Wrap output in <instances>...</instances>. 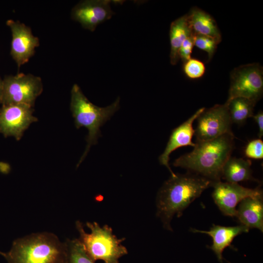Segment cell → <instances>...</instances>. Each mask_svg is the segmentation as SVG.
I'll list each match as a JSON object with an SVG mask.
<instances>
[{
	"label": "cell",
	"instance_id": "9c48e42d",
	"mask_svg": "<svg viewBox=\"0 0 263 263\" xmlns=\"http://www.w3.org/2000/svg\"><path fill=\"white\" fill-rule=\"evenodd\" d=\"M212 187L214 189L212 196L220 211L225 216L235 217L236 207L244 199L247 197L263 195L262 189L257 187L249 188L238 183L214 182Z\"/></svg>",
	"mask_w": 263,
	"mask_h": 263
},
{
	"label": "cell",
	"instance_id": "6da1fadb",
	"mask_svg": "<svg viewBox=\"0 0 263 263\" xmlns=\"http://www.w3.org/2000/svg\"><path fill=\"white\" fill-rule=\"evenodd\" d=\"M214 183L191 172L171 176L160 188L156 199V214L164 227L171 230L170 222L173 216L176 214L179 217L183 211Z\"/></svg>",
	"mask_w": 263,
	"mask_h": 263
},
{
	"label": "cell",
	"instance_id": "44dd1931",
	"mask_svg": "<svg viewBox=\"0 0 263 263\" xmlns=\"http://www.w3.org/2000/svg\"><path fill=\"white\" fill-rule=\"evenodd\" d=\"M218 43L214 38L203 35L194 34V44L208 54V61L213 57Z\"/></svg>",
	"mask_w": 263,
	"mask_h": 263
},
{
	"label": "cell",
	"instance_id": "8992f818",
	"mask_svg": "<svg viewBox=\"0 0 263 263\" xmlns=\"http://www.w3.org/2000/svg\"><path fill=\"white\" fill-rule=\"evenodd\" d=\"M227 100L243 97L257 103L263 94V68L259 63L240 65L230 73Z\"/></svg>",
	"mask_w": 263,
	"mask_h": 263
},
{
	"label": "cell",
	"instance_id": "603a6c76",
	"mask_svg": "<svg viewBox=\"0 0 263 263\" xmlns=\"http://www.w3.org/2000/svg\"><path fill=\"white\" fill-rule=\"evenodd\" d=\"M245 157L248 158L259 160L263 158V142L259 138L250 141L244 150Z\"/></svg>",
	"mask_w": 263,
	"mask_h": 263
},
{
	"label": "cell",
	"instance_id": "ba28073f",
	"mask_svg": "<svg viewBox=\"0 0 263 263\" xmlns=\"http://www.w3.org/2000/svg\"><path fill=\"white\" fill-rule=\"evenodd\" d=\"M196 119L197 125L194 132L196 141L211 140L232 133V122L226 102L205 109Z\"/></svg>",
	"mask_w": 263,
	"mask_h": 263
},
{
	"label": "cell",
	"instance_id": "d4e9b609",
	"mask_svg": "<svg viewBox=\"0 0 263 263\" xmlns=\"http://www.w3.org/2000/svg\"><path fill=\"white\" fill-rule=\"evenodd\" d=\"M254 120L257 123L258 129V137L260 139L262 138L263 135V113L262 111H259L255 115L252 116Z\"/></svg>",
	"mask_w": 263,
	"mask_h": 263
},
{
	"label": "cell",
	"instance_id": "277c9868",
	"mask_svg": "<svg viewBox=\"0 0 263 263\" xmlns=\"http://www.w3.org/2000/svg\"><path fill=\"white\" fill-rule=\"evenodd\" d=\"M120 98L106 107H99L91 102L84 95L77 84L71 90L70 108L75 118L76 128L84 127L88 130L87 145L77 166L84 160L92 145L97 143L100 135V128L119 109Z\"/></svg>",
	"mask_w": 263,
	"mask_h": 263
},
{
	"label": "cell",
	"instance_id": "d6986e66",
	"mask_svg": "<svg viewBox=\"0 0 263 263\" xmlns=\"http://www.w3.org/2000/svg\"><path fill=\"white\" fill-rule=\"evenodd\" d=\"M226 102L232 123L242 125L254 115V108L256 103L248 99L235 97Z\"/></svg>",
	"mask_w": 263,
	"mask_h": 263
},
{
	"label": "cell",
	"instance_id": "7c38bea8",
	"mask_svg": "<svg viewBox=\"0 0 263 263\" xmlns=\"http://www.w3.org/2000/svg\"><path fill=\"white\" fill-rule=\"evenodd\" d=\"M6 24L12 32L11 55L19 68L34 55L39 40L33 35L29 27L19 21L9 19Z\"/></svg>",
	"mask_w": 263,
	"mask_h": 263
},
{
	"label": "cell",
	"instance_id": "484cf974",
	"mask_svg": "<svg viewBox=\"0 0 263 263\" xmlns=\"http://www.w3.org/2000/svg\"><path fill=\"white\" fill-rule=\"evenodd\" d=\"M2 94V80L0 78V103H1Z\"/></svg>",
	"mask_w": 263,
	"mask_h": 263
},
{
	"label": "cell",
	"instance_id": "30bf717a",
	"mask_svg": "<svg viewBox=\"0 0 263 263\" xmlns=\"http://www.w3.org/2000/svg\"><path fill=\"white\" fill-rule=\"evenodd\" d=\"M33 107L23 104L4 105L0 109V132L5 137H22L30 125L38 120L33 116Z\"/></svg>",
	"mask_w": 263,
	"mask_h": 263
},
{
	"label": "cell",
	"instance_id": "8fae6325",
	"mask_svg": "<svg viewBox=\"0 0 263 263\" xmlns=\"http://www.w3.org/2000/svg\"><path fill=\"white\" fill-rule=\"evenodd\" d=\"M111 0H86L79 2L72 9V18L92 32L99 24L109 19L114 14Z\"/></svg>",
	"mask_w": 263,
	"mask_h": 263
},
{
	"label": "cell",
	"instance_id": "2e32d148",
	"mask_svg": "<svg viewBox=\"0 0 263 263\" xmlns=\"http://www.w3.org/2000/svg\"><path fill=\"white\" fill-rule=\"evenodd\" d=\"M189 27L194 35L207 36L215 39L219 43L222 35L214 18L208 13L193 7L187 14Z\"/></svg>",
	"mask_w": 263,
	"mask_h": 263
},
{
	"label": "cell",
	"instance_id": "5bb4252c",
	"mask_svg": "<svg viewBox=\"0 0 263 263\" xmlns=\"http://www.w3.org/2000/svg\"><path fill=\"white\" fill-rule=\"evenodd\" d=\"M249 229L246 226L240 225L233 226H224L213 225L209 230H201L191 228L193 233L206 234L212 238L213 243L210 248L216 254L218 260L223 262V252L224 249L230 246L233 239L238 235L243 233H247Z\"/></svg>",
	"mask_w": 263,
	"mask_h": 263
},
{
	"label": "cell",
	"instance_id": "52a82bcc",
	"mask_svg": "<svg viewBox=\"0 0 263 263\" xmlns=\"http://www.w3.org/2000/svg\"><path fill=\"white\" fill-rule=\"evenodd\" d=\"M40 77L28 74L6 76L2 80V105L23 104L34 106L37 97L42 93Z\"/></svg>",
	"mask_w": 263,
	"mask_h": 263
},
{
	"label": "cell",
	"instance_id": "3957f363",
	"mask_svg": "<svg viewBox=\"0 0 263 263\" xmlns=\"http://www.w3.org/2000/svg\"><path fill=\"white\" fill-rule=\"evenodd\" d=\"M7 263H67L65 242L48 232L32 233L15 240L9 251H0Z\"/></svg>",
	"mask_w": 263,
	"mask_h": 263
},
{
	"label": "cell",
	"instance_id": "ffe728a7",
	"mask_svg": "<svg viewBox=\"0 0 263 263\" xmlns=\"http://www.w3.org/2000/svg\"><path fill=\"white\" fill-rule=\"evenodd\" d=\"M67 250V263H94L85 251L78 239L65 241Z\"/></svg>",
	"mask_w": 263,
	"mask_h": 263
},
{
	"label": "cell",
	"instance_id": "5b68a950",
	"mask_svg": "<svg viewBox=\"0 0 263 263\" xmlns=\"http://www.w3.org/2000/svg\"><path fill=\"white\" fill-rule=\"evenodd\" d=\"M86 225L90 233L85 231L81 222H75L79 234L78 239L94 262L100 260L104 263H119V259L128 254L127 248L121 244L125 239H118L111 227L107 225L101 227L96 222H87Z\"/></svg>",
	"mask_w": 263,
	"mask_h": 263
},
{
	"label": "cell",
	"instance_id": "7a4b0ae2",
	"mask_svg": "<svg viewBox=\"0 0 263 263\" xmlns=\"http://www.w3.org/2000/svg\"><path fill=\"white\" fill-rule=\"evenodd\" d=\"M234 138L233 133H229L211 140L196 141L192 151L181 155L173 164L213 182L220 181L223 167L234 149Z\"/></svg>",
	"mask_w": 263,
	"mask_h": 263
},
{
	"label": "cell",
	"instance_id": "7402d4cb",
	"mask_svg": "<svg viewBox=\"0 0 263 263\" xmlns=\"http://www.w3.org/2000/svg\"><path fill=\"white\" fill-rule=\"evenodd\" d=\"M183 70L188 78L197 79L203 76L205 73L206 67L204 63L201 61L191 58L184 63Z\"/></svg>",
	"mask_w": 263,
	"mask_h": 263
},
{
	"label": "cell",
	"instance_id": "4fadbf2b",
	"mask_svg": "<svg viewBox=\"0 0 263 263\" xmlns=\"http://www.w3.org/2000/svg\"><path fill=\"white\" fill-rule=\"evenodd\" d=\"M205 108L198 110L177 128L173 129L163 153L159 156V160L161 165H164L169 171L171 176L176 175L169 167V155L175 150L182 147L190 146L194 147L195 143L192 141L195 130L193 123L204 111Z\"/></svg>",
	"mask_w": 263,
	"mask_h": 263
},
{
	"label": "cell",
	"instance_id": "cb8c5ba5",
	"mask_svg": "<svg viewBox=\"0 0 263 263\" xmlns=\"http://www.w3.org/2000/svg\"><path fill=\"white\" fill-rule=\"evenodd\" d=\"M194 46V34L192 33L184 41L179 50V58L183 63L191 58Z\"/></svg>",
	"mask_w": 263,
	"mask_h": 263
},
{
	"label": "cell",
	"instance_id": "e0dca14e",
	"mask_svg": "<svg viewBox=\"0 0 263 263\" xmlns=\"http://www.w3.org/2000/svg\"><path fill=\"white\" fill-rule=\"evenodd\" d=\"M251 166V162L248 159L230 157L223 167L221 178L227 182L233 183L257 181L252 177Z\"/></svg>",
	"mask_w": 263,
	"mask_h": 263
},
{
	"label": "cell",
	"instance_id": "9a60e30c",
	"mask_svg": "<svg viewBox=\"0 0 263 263\" xmlns=\"http://www.w3.org/2000/svg\"><path fill=\"white\" fill-rule=\"evenodd\" d=\"M241 225L249 229L263 231V195L247 197L242 200L236 209L235 216Z\"/></svg>",
	"mask_w": 263,
	"mask_h": 263
},
{
	"label": "cell",
	"instance_id": "ac0fdd59",
	"mask_svg": "<svg viewBox=\"0 0 263 263\" xmlns=\"http://www.w3.org/2000/svg\"><path fill=\"white\" fill-rule=\"evenodd\" d=\"M192 32L189 27L187 14L178 18L170 24L169 39L170 44V61L175 65L179 60L180 48L184 41Z\"/></svg>",
	"mask_w": 263,
	"mask_h": 263
}]
</instances>
